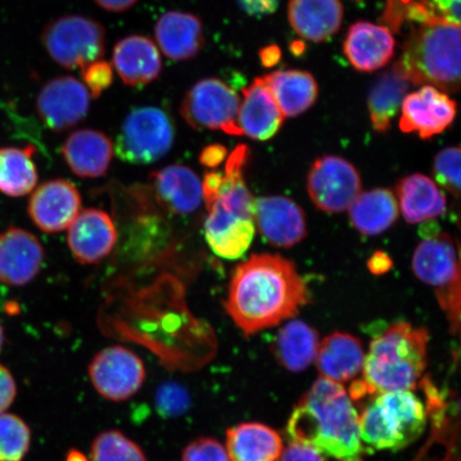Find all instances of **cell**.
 <instances>
[{"label":"cell","mask_w":461,"mask_h":461,"mask_svg":"<svg viewBox=\"0 0 461 461\" xmlns=\"http://www.w3.org/2000/svg\"><path fill=\"white\" fill-rule=\"evenodd\" d=\"M309 293L295 265L278 255H253L235 268L224 308L246 337L295 316Z\"/></svg>","instance_id":"1"},{"label":"cell","mask_w":461,"mask_h":461,"mask_svg":"<svg viewBox=\"0 0 461 461\" xmlns=\"http://www.w3.org/2000/svg\"><path fill=\"white\" fill-rule=\"evenodd\" d=\"M292 442L337 461H363L359 414L342 384L319 378L294 408L286 425Z\"/></svg>","instance_id":"2"},{"label":"cell","mask_w":461,"mask_h":461,"mask_svg":"<svg viewBox=\"0 0 461 461\" xmlns=\"http://www.w3.org/2000/svg\"><path fill=\"white\" fill-rule=\"evenodd\" d=\"M248 155L240 144L229 155L223 173L209 172L202 182L209 212L205 239L215 255L227 259L243 257L256 234V199L244 177Z\"/></svg>","instance_id":"3"},{"label":"cell","mask_w":461,"mask_h":461,"mask_svg":"<svg viewBox=\"0 0 461 461\" xmlns=\"http://www.w3.org/2000/svg\"><path fill=\"white\" fill-rule=\"evenodd\" d=\"M429 332L408 322H396L373 339L361 377L349 388L360 402L391 391H412L428 366Z\"/></svg>","instance_id":"4"},{"label":"cell","mask_w":461,"mask_h":461,"mask_svg":"<svg viewBox=\"0 0 461 461\" xmlns=\"http://www.w3.org/2000/svg\"><path fill=\"white\" fill-rule=\"evenodd\" d=\"M397 67L409 83L436 86L454 94L460 88V25L430 19L412 27Z\"/></svg>","instance_id":"5"},{"label":"cell","mask_w":461,"mask_h":461,"mask_svg":"<svg viewBox=\"0 0 461 461\" xmlns=\"http://www.w3.org/2000/svg\"><path fill=\"white\" fill-rule=\"evenodd\" d=\"M428 419V408L412 391L375 395L359 414L363 447L376 451H400L422 436Z\"/></svg>","instance_id":"6"},{"label":"cell","mask_w":461,"mask_h":461,"mask_svg":"<svg viewBox=\"0 0 461 461\" xmlns=\"http://www.w3.org/2000/svg\"><path fill=\"white\" fill-rule=\"evenodd\" d=\"M42 43L58 65L68 70L84 68L105 55L106 32L89 17L62 16L45 26Z\"/></svg>","instance_id":"7"},{"label":"cell","mask_w":461,"mask_h":461,"mask_svg":"<svg viewBox=\"0 0 461 461\" xmlns=\"http://www.w3.org/2000/svg\"><path fill=\"white\" fill-rule=\"evenodd\" d=\"M175 136L172 119L163 109L136 108L124 120L114 151L125 163L153 164L170 151Z\"/></svg>","instance_id":"8"},{"label":"cell","mask_w":461,"mask_h":461,"mask_svg":"<svg viewBox=\"0 0 461 461\" xmlns=\"http://www.w3.org/2000/svg\"><path fill=\"white\" fill-rule=\"evenodd\" d=\"M240 99L226 83L218 78L199 80L187 91L181 104V114L194 130L221 131L243 136L238 123Z\"/></svg>","instance_id":"9"},{"label":"cell","mask_w":461,"mask_h":461,"mask_svg":"<svg viewBox=\"0 0 461 461\" xmlns=\"http://www.w3.org/2000/svg\"><path fill=\"white\" fill-rule=\"evenodd\" d=\"M359 172L342 158L326 155L314 161L308 176V193L317 209L328 214L349 210L361 194Z\"/></svg>","instance_id":"10"},{"label":"cell","mask_w":461,"mask_h":461,"mask_svg":"<svg viewBox=\"0 0 461 461\" xmlns=\"http://www.w3.org/2000/svg\"><path fill=\"white\" fill-rule=\"evenodd\" d=\"M89 376L104 399L124 402L141 389L146 367L131 350L123 346H112L95 355L89 366Z\"/></svg>","instance_id":"11"},{"label":"cell","mask_w":461,"mask_h":461,"mask_svg":"<svg viewBox=\"0 0 461 461\" xmlns=\"http://www.w3.org/2000/svg\"><path fill=\"white\" fill-rule=\"evenodd\" d=\"M90 108V94L78 79L65 77L50 79L37 97V112L42 122L54 131L73 128Z\"/></svg>","instance_id":"12"},{"label":"cell","mask_w":461,"mask_h":461,"mask_svg":"<svg viewBox=\"0 0 461 461\" xmlns=\"http://www.w3.org/2000/svg\"><path fill=\"white\" fill-rule=\"evenodd\" d=\"M82 210V198L74 184L48 181L34 188L27 212L32 222L45 233L54 234L70 228Z\"/></svg>","instance_id":"13"},{"label":"cell","mask_w":461,"mask_h":461,"mask_svg":"<svg viewBox=\"0 0 461 461\" xmlns=\"http://www.w3.org/2000/svg\"><path fill=\"white\" fill-rule=\"evenodd\" d=\"M456 113V103L435 86H424L403 99L400 129L430 140L453 123Z\"/></svg>","instance_id":"14"},{"label":"cell","mask_w":461,"mask_h":461,"mask_svg":"<svg viewBox=\"0 0 461 461\" xmlns=\"http://www.w3.org/2000/svg\"><path fill=\"white\" fill-rule=\"evenodd\" d=\"M44 248L29 230L11 227L0 233V282L24 286L36 278L44 262Z\"/></svg>","instance_id":"15"},{"label":"cell","mask_w":461,"mask_h":461,"mask_svg":"<svg viewBox=\"0 0 461 461\" xmlns=\"http://www.w3.org/2000/svg\"><path fill=\"white\" fill-rule=\"evenodd\" d=\"M255 224L268 244L291 248L307 235V221L302 207L284 195L256 199Z\"/></svg>","instance_id":"16"},{"label":"cell","mask_w":461,"mask_h":461,"mask_svg":"<svg viewBox=\"0 0 461 461\" xmlns=\"http://www.w3.org/2000/svg\"><path fill=\"white\" fill-rule=\"evenodd\" d=\"M118 232L111 216L97 209L80 211L68 233V245L80 264H95L117 244Z\"/></svg>","instance_id":"17"},{"label":"cell","mask_w":461,"mask_h":461,"mask_svg":"<svg viewBox=\"0 0 461 461\" xmlns=\"http://www.w3.org/2000/svg\"><path fill=\"white\" fill-rule=\"evenodd\" d=\"M412 270L424 284L442 290L460 281L458 249L447 233L426 234L412 258Z\"/></svg>","instance_id":"18"},{"label":"cell","mask_w":461,"mask_h":461,"mask_svg":"<svg viewBox=\"0 0 461 461\" xmlns=\"http://www.w3.org/2000/svg\"><path fill=\"white\" fill-rule=\"evenodd\" d=\"M154 197L170 214H193L203 201L202 182L194 170L172 165L154 172L149 177Z\"/></svg>","instance_id":"19"},{"label":"cell","mask_w":461,"mask_h":461,"mask_svg":"<svg viewBox=\"0 0 461 461\" xmlns=\"http://www.w3.org/2000/svg\"><path fill=\"white\" fill-rule=\"evenodd\" d=\"M285 120L263 77L256 78L243 90L238 117L241 134L255 140H268L279 131Z\"/></svg>","instance_id":"20"},{"label":"cell","mask_w":461,"mask_h":461,"mask_svg":"<svg viewBox=\"0 0 461 461\" xmlns=\"http://www.w3.org/2000/svg\"><path fill=\"white\" fill-rule=\"evenodd\" d=\"M394 49V38L389 29L368 22L350 26L343 45L350 65L360 72H374L387 66Z\"/></svg>","instance_id":"21"},{"label":"cell","mask_w":461,"mask_h":461,"mask_svg":"<svg viewBox=\"0 0 461 461\" xmlns=\"http://www.w3.org/2000/svg\"><path fill=\"white\" fill-rule=\"evenodd\" d=\"M113 61L121 79L131 86L154 82L163 68L157 44L140 34L120 40L114 46Z\"/></svg>","instance_id":"22"},{"label":"cell","mask_w":461,"mask_h":461,"mask_svg":"<svg viewBox=\"0 0 461 461\" xmlns=\"http://www.w3.org/2000/svg\"><path fill=\"white\" fill-rule=\"evenodd\" d=\"M365 358V349L358 338L334 332L320 343L315 360L321 378L342 384L359 378Z\"/></svg>","instance_id":"23"},{"label":"cell","mask_w":461,"mask_h":461,"mask_svg":"<svg viewBox=\"0 0 461 461\" xmlns=\"http://www.w3.org/2000/svg\"><path fill=\"white\" fill-rule=\"evenodd\" d=\"M154 32L160 50L171 60L192 59L204 45L203 25L193 14L169 11L159 17Z\"/></svg>","instance_id":"24"},{"label":"cell","mask_w":461,"mask_h":461,"mask_svg":"<svg viewBox=\"0 0 461 461\" xmlns=\"http://www.w3.org/2000/svg\"><path fill=\"white\" fill-rule=\"evenodd\" d=\"M62 154L75 175L95 178L106 175L112 163L113 146L109 137L100 131L78 130L63 143Z\"/></svg>","instance_id":"25"},{"label":"cell","mask_w":461,"mask_h":461,"mask_svg":"<svg viewBox=\"0 0 461 461\" xmlns=\"http://www.w3.org/2000/svg\"><path fill=\"white\" fill-rule=\"evenodd\" d=\"M288 21L299 36L311 42H324L339 32L343 21L339 0H290Z\"/></svg>","instance_id":"26"},{"label":"cell","mask_w":461,"mask_h":461,"mask_svg":"<svg viewBox=\"0 0 461 461\" xmlns=\"http://www.w3.org/2000/svg\"><path fill=\"white\" fill-rule=\"evenodd\" d=\"M230 461H276L284 451L278 431L261 423H241L227 430Z\"/></svg>","instance_id":"27"},{"label":"cell","mask_w":461,"mask_h":461,"mask_svg":"<svg viewBox=\"0 0 461 461\" xmlns=\"http://www.w3.org/2000/svg\"><path fill=\"white\" fill-rule=\"evenodd\" d=\"M403 218L408 223H422L445 214L447 198L431 178L419 175L402 178L396 186Z\"/></svg>","instance_id":"28"},{"label":"cell","mask_w":461,"mask_h":461,"mask_svg":"<svg viewBox=\"0 0 461 461\" xmlns=\"http://www.w3.org/2000/svg\"><path fill=\"white\" fill-rule=\"evenodd\" d=\"M319 333L302 321H292L276 334L273 351L280 366L301 373L312 365L320 346Z\"/></svg>","instance_id":"29"},{"label":"cell","mask_w":461,"mask_h":461,"mask_svg":"<svg viewBox=\"0 0 461 461\" xmlns=\"http://www.w3.org/2000/svg\"><path fill=\"white\" fill-rule=\"evenodd\" d=\"M285 117H296L313 105L319 86L309 72L276 71L263 77Z\"/></svg>","instance_id":"30"},{"label":"cell","mask_w":461,"mask_h":461,"mask_svg":"<svg viewBox=\"0 0 461 461\" xmlns=\"http://www.w3.org/2000/svg\"><path fill=\"white\" fill-rule=\"evenodd\" d=\"M399 217V204L389 189L361 193L349 207L351 224L365 235H378L390 229Z\"/></svg>","instance_id":"31"},{"label":"cell","mask_w":461,"mask_h":461,"mask_svg":"<svg viewBox=\"0 0 461 461\" xmlns=\"http://www.w3.org/2000/svg\"><path fill=\"white\" fill-rule=\"evenodd\" d=\"M408 80L396 63L380 75L368 95L367 107L375 131H387L407 94Z\"/></svg>","instance_id":"32"},{"label":"cell","mask_w":461,"mask_h":461,"mask_svg":"<svg viewBox=\"0 0 461 461\" xmlns=\"http://www.w3.org/2000/svg\"><path fill=\"white\" fill-rule=\"evenodd\" d=\"M34 152L32 146L0 148V193L21 198L33 192L39 180Z\"/></svg>","instance_id":"33"},{"label":"cell","mask_w":461,"mask_h":461,"mask_svg":"<svg viewBox=\"0 0 461 461\" xmlns=\"http://www.w3.org/2000/svg\"><path fill=\"white\" fill-rule=\"evenodd\" d=\"M91 461H147L141 447L123 432H101L92 443Z\"/></svg>","instance_id":"34"},{"label":"cell","mask_w":461,"mask_h":461,"mask_svg":"<svg viewBox=\"0 0 461 461\" xmlns=\"http://www.w3.org/2000/svg\"><path fill=\"white\" fill-rule=\"evenodd\" d=\"M32 431L21 418L0 413V461H23L31 447Z\"/></svg>","instance_id":"35"},{"label":"cell","mask_w":461,"mask_h":461,"mask_svg":"<svg viewBox=\"0 0 461 461\" xmlns=\"http://www.w3.org/2000/svg\"><path fill=\"white\" fill-rule=\"evenodd\" d=\"M432 173L442 188L458 198L460 195V148L449 147L437 155Z\"/></svg>","instance_id":"36"},{"label":"cell","mask_w":461,"mask_h":461,"mask_svg":"<svg viewBox=\"0 0 461 461\" xmlns=\"http://www.w3.org/2000/svg\"><path fill=\"white\" fill-rule=\"evenodd\" d=\"M155 403L160 416L176 418L188 411L190 397L182 385L175 383L161 384L155 395Z\"/></svg>","instance_id":"37"},{"label":"cell","mask_w":461,"mask_h":461,"mask_svg":"<svg viewBox=\"0 0 461 461\" xmlns=\"http://www.w3.org/2000/svg\"><path fill=\"white\" fill-rule=\"evenodd\" d=\"M182 461H230L226 447L210 437H201L189 443L182 453Z\"/></svg>","instance_id":"38"},{"label":"cell","mask_w":461,"mask_h":461,"mask_svg":"<svg viewBox=\"0 0 461 461\" xmlns=\"http://www.w3.org/2000/svg\"><path fill=\"white\" fill-rule=\"evenodd\" d=\"M83 78L90 95L97 99L113 82V66L103 60L91 63L83 68Z\"/></svg>","instance_id":"39"},{"label":"cell","mask_w":461,"mask_h":461,"mask_svg":"<svg viewBox=\"0 0 461 461\" xmlns=\"http://www.w3.org/2000/svg\"><path fill=\"white\" fill-rule=\"evenodd\" d=\"M431 17L460 25V0H419Z\"/></svg>","instance_id":"40"},{"label":"cell","mask_w":461,"mask_h":461,"mask_svg":"<svg viewBox=\"0 0 461 461\" xmlns=\"http://www.w3.org/2000/svg\"><path fill=\"white\" fill-rule=\"evenodd\" d=\"M412 0H388L383 16V22L395 32H400L403 21H406V14Z\"/></svg>","instance_id":"41"},{"label":"cell","mask_w":461,"mask_h":461,"mask_svg":"<svg viewBox=\"0 0 461 461\" xmlns=\"http://www.w3.org/2000/svg\"><path fill=\"white\" fill-rule=\"evenodd\" d=\"M16 392V384L13 374L0 365V413H4L13 405Z\"/></svg>","instance_id":"42"},{"label":"cell","mask_w":461,"mask_h":461,"mask_svg":"<svg viewBox=\"0 0 461 461\" xmlns=\"http://www.w3.org/2000/svg\"><path fill=\"white\" fill-rule=\"evenodd\" d=\"M280 461H327L324 455L314 448L292 442L282 451Z\"/></svg>","instance_id":"43"},{"label":"cell","mask_w":461,"mask_h":461,"mask_svg":"<svg viewBox=\"0 0 461 461\" xmlns=\"http://www.w3.org/2000/svg\"><path fill=\"white\" fill-rule=\"evenodd\" d=\"M240 8L252 16H263L275 13L280 0H238Z\"/></svg>","instance_id":"44"},{"label":"cell","mask_w":461,"mask_h":461,"mask_svg":"<svg viewBox=\"0 0 461 461\" xmlns=\"http://www.w3.org/2000/svg\"><path fill=\"white\" fill-rule=\"evenodd\" d=\"M227 149L221 144H211L202 149L200 154V163L207 168H216L219 165L223 163L227 158Z\"/></svg>","instance_id":"45"},{"label":"cell","mask_w":461,"mask_h":461,"mask_svg":"<svg viewBox=\"0 0 461 461\" xmlns=\"http://www.w3.org/2000/svg\"><path fill=\"white\" fill-rule=\"evenodd\" d=\"M392 267H393V261L387 253L383 251L373 253V256L367 261L368 270L377 276L388 273Z\"/></svg>","instance_id":"46"},{"label":"cell","mask_w":461,"mask_h":461,"mask_svg":"<svg viewBox=\"0 0 461 461\" xmlns=\"http://www.w3.org/2000/svg\"><path fill=\"white\" fill-rule=\"evenodd\" d=\"M95 2L109 13L122 14L134 7L138 0H95Z\"/></svg>","instance_id":"47"},{"label":"cell","mask_w":461,"mask_h":461,"mask_svg":"<svg viewBox=\"0 0 461 461\" xmlns=\"http://www.w3.org/2000/svg\"><path fill=\"white\" fill-rule=\"evenodd\" d=\"M281 56V50L276 45H269L259 50L262 65L267 68L275 67L280 61Z\"/></svg>","instance_id":"48"},{"label":"cell","mask_w":461,"mask_h":461,"mask_svg":"<svg viewBox=\"0 0 461 461\" xmlns=\"http://www.w3.org/2000/svg\"><path fill=\"white\" fill-rule=\"evenodd\" d=\"M447 451L445 458L441 461H460L459 445H458V432L445 443Z\"/></svg>","instance_id":"49"},{"label":"cell","mask_w":461,"mask_h":461,"mask_svg":"<svg viewBox=\"0 0 461 461\" xmlns=\"http://www.w3.org/2000/svg\"><path fill=\"white\" fill-rule=\"evenodd\" d=\"M291 50L294 54L301 55L305 50V45L301 41H295L292 44Z\"/></svg>","instance_id":"50"},{"label":"cell","mask_w":461,"mask_h":461,"mask_svg":"<svg viewBox=\"0 0 461 461\" xmlns=\"http://www.w3.org/2000/svg\"><path fill=\"white\" fill-rule=\"evenodd\" d=\"M67 461H86L84 455L78 451H72L68 455Z\"/></svg>","instance_id":"51"},{"label":"cell","mask_w":461,"mask_h":461,"mask_svg":"<svg viewBox=\"0 0 461 461\" xmlns=\"http://www.w3.org/2000/svg\"><path fill=\"white\" fill-rule=\"evenodd\" d=\"M4 343H5V331H4V327L2 325V321H0V350H2Z\"/></svg>","instance_id":"52"}]
</instances>
